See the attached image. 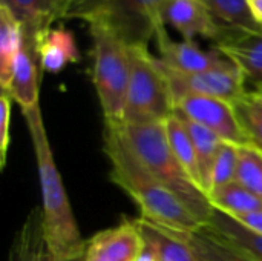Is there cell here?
Returning a JSON list of instances; mask_svg holds the SVG:
<instances>
[{"mask_svg":"<svg viewBox=\"0 0 262 261\" xmlns=\"http://www.w3.org/2000/svg\"><path fill=\"white\" fill-rule=\"evenodd\" d=\"M238 146L239 145H233L229 142H221L215 165H213V171H212V180H210V191L209 194L221 186H226L232 182H236V172H238V162H239V155H238ZM207 194V197H209Z\"/></svg>","mask_w":262,"mask_h":261,"instance_id":"cell-26","label":"cell"},{"mask_svg":"<svg viewBox=\"0 0 262 261\" xmlns=\"http://www.w3.org/2000/svg\"><path fill=\"white\" fill-rule=\"evenodd\" d=\"M54 257L49 251L45 226H43V212L41 206L34 208L20 231L17 232L11 249L8 261H52Z\"/></svg>","mask_w":262,"mask_h":261,"instance_id":"cell-18","label":"cell"},{"mask_svg":"<svg viewBox=\"0 0 262 261\" xmlns=\"http://www.w3.org/2000/svg\"><path fill=\"white\" fill-rule=\"evenodd\" d=\"M23 46V28L15 15L0 5V86L6 92L11 86L14 68Z\"/></svg>","mask_w":262,"mask_h":261,"instance_id":"cell-19","label":"cell"},{"mask_svg":"<svg viewBox=\"0 0 262 261\" xmlns=\"http://www.w3.org/2000/svg\"><path fill=\"white\" fill-rule=\"evenodd\" d=\"M25 40L34 45L43 72L58 74L69 63H78L81 58L74 34L64 26L49 28L35 35L32 40Z\"/></svg>","mask_w":262,"mask_h":261,"instance_id":"cell-14","label":"cell"},{"mask_svg":"<svg viewBox=\"0 0 262 261\" xmlns=\"http://www.w3.org/2000/svg\"><path fill=\"white\" fill-rule=\"evenodd\" d=\"M11 103H12L11 95L2 91V95H0V168L2 169L6 165V154L9 148Z\"/></svg>","mask_w":262,"mask_h":261,"instance_id":"cell-28","label":"cell"},{"mask_svg":"<svg viewBox=\"0 0 262 261\" xmlns=\"http://www.w3.org/2000/svg\"><path fill=\"white\" fill-rule=\"evenodd\" d=\"M103 149L111 163V180L140 206L143 218L180 232H196L204 226L177 194L143 166L118 126L104 125Z\"/></svg>","mask_w":262,"mask_h":261,"instance_id":"cell-1","label":"cell"},{"mask_svg":"<svg viewBox=\"0 0 262 261\" xmlns=\"http://www.w3.org/2000/svg\"><path fill=\"white\" fill-rule=\"evenodd\" d=\"M238 155L236 182L262 200V151L250 143L239 145Z\"/></svg>","mask_w":262,"mask_h":261,"instance_id":"cell-25","label":"cell"},{"mask_svg":"<svg viewBox=\"0 0 262 261\" xmlns=\"http://www.w3.org/2000/svg\"><path fill=\"white\" fill-rule=\"evenodd\" d=\"M235 109L250 145L262 151V105L246 94L244 98L235 103Z\"/></svg>","mask_w":262,"mask_h":261,"instance_id":"cell-27","label":"cell"},{"mask_svg":"<svg viewBox=\"0 0 262 261\" xmlns=\"http://www.w3.org/2000/svg\"><path fill=\"white\" fill-rule=\"evenodd\" d=\"M175 111L209 128L221 140L233 145H249L235 105L215 97L186 94L175 100Z\"/></svg>","mask_w":262,"mask_h":261,"instance_id":"cell-8","label":"cell"},{"mask_svg":"<svg viewBox=\"0 0 262 261\" xmlns=\"http://www.w3.org/2000/svg\"><path fill=\"white\" fill-rule=\"evenodd\" d=\"M40 63L34 45L23 38V46L15 62L14 75L9 89L6 91L11 98L20 106L21 112L31 111L38 105L40 92Z\"/></svg>","mask_w":262,"mask_h":261,"instance_id":"cell-15","label":"cell"},{"mask_svg":"<svg viewBox=\"0 0 262 261\" xmlns=\"http://www.w3.org/2000/svg\"><path fill=\"white\" fill-rule=\"evenodd\" d=\"M232 218H235L238 223H241L247 229L262 235V211L250 212V214H241V215H233Z\"/></svg>","mask_w":262,"mask_h":261,"instance_id":"cell-29","label":"cell"},{"mask_svg":"<svg viewBox=\"0 0 262 261\" xmlns=\"http://www.w3.org/2000/svg\"><path fill=\"white\" fill-rule=\"evenodd\" d=\"M181 235L190 245L200 261H250L203 228L196 232H181Z\"/></svg>","mask_w":262,"mask_h":261,"instance_id":"cell-24","label":"cell"},{"mask_svg":"<svg viewBox=\"0 0 262 261\" xmlns=\"http://www.w3.org/2000/svg\"><path fill=\"white\" fill-rule=\"evenodd\" d=\"M34 146L40 189L45 235L54 258H68L84 254L86 242L74 217L61 175L45 129L40 106L23 112Z\"/></svg>","mask_w":262,"mask_h":261,"instance_id":"cell-2","label":"cell"},{"mask_svg":"<svg viewBox=\"0 0 262 261\" xmlns=\"http://www.w3.org/2000/svg\"><path fill=\"white\" fill-rule=\"evenodd\" d=\"M160 65L170 85L173 100L186 94H198L206 97L223 98L235 105L247 94L246 75L229 58L226 63L216 68L203 72H195V74H184V72L173 71L167 68L161 60Z\"/></svg>","mask_w":262,"mask_h":261,"instance_id":"cell-7","label":"cell"},{"mask_svg":"<svg viewBox=\"0 0 262 261\" xmlns=\"http://www.w3.org/2000/svg\"><path fill=\"white\" fill-rule=\"evenodd\" d=\"M166 3L167 0H74L66 18L101 22L129 46L147 45L163 22Z\"/></svg>","mask_w":262,"mask_h":261,"instance_id":"cell-6","label":"cell"},{"mask_svg":"<svg viewBox=\"0 0 262 261\" xmlns=\"http://www.w3.org/2000/svg\"><path fill=\"white\" fill-rule=\"evenodd\" d=\"M83 255H84V254L75 255V257H68V258H54L52 261H84L83 260Z\"/></svg>","mask_w":262,"mask_h":261,"instance_id":"cell-32","label":"cell"},{"mask_svg":"<svg viewBox=\"0 0 262 261\" xmlns=\"http://www.w3.org/2000/svg\"><path fill=\"white\" fill-rule=\"evenodd\" d=\"M154 38L157 42V48L160 52L158 58L167 68L178 72H184V74L203 72L227 62V58L216 49L204 51L195 42L173 40L167 34L164 22H161L157 26Z\"/></svg>","mask_w":262,"mask_h":261,"instance_id":"cell-11","label":"cell"},{"mask_svg":"<svg viewBox=\"0 0 262 261\" xmlns=\"http://www.w3.org/2000/svg\"><path fill=\"white\" fill-rule=\"evenodd\" d=\"M144 240L135 220L97 232L86 242L84 261H138L144 252Z\"/></svg>","mask_w":262,"mask_h":261,"instance_id":"cell-9","label":"cell"},{"mask_svg":"<svg viewBox=\"0 0 262 261\" xmlns=\"http://www.w3.org/2000/svg\"><path fill=\"white\" fill-rule=\"evenodd\" d=\"M118 126L124 140L143 166L167 186L206 226L213 208L203 189L187 175L170 149L164 122Z\"/></svg>","mask_w":262,"mask_h":261,"instance_id":"cell-3","label":"cell"},{"mask_svg":"<svg viewBox=\"0 0 262 261\" xmlns=\"http://www.w3.org/2000/svg\"><path fill=\"white\" fill-rule=\"evenodd\" d=\"M213 18L236 31H262L252 14L249 0H203Z\"/></svg>","mask_w":262,"mask_h":261,"instance_id":"cell-23","label":"cell"},{"mask_svg":"<svg viewBox=\"0 0 262 261\" xmlns=\"http://www.w3.org/2000/svg\"><path fill=\"white\" fill-rule=\"evenodd\" d=\"M209 203L213 209L232 217L262 211V200L238 182H232L226 186L213 189L209 194Z\"/></svg>","mask_w":262,"mask_h":261,"instance_id":"cell-21","label":"cell"},{"mask_svg":"<svg viewBox=\"0 0 262 261\" xmlns=\"http://www.w3.org/2000/svg\"><path fill=\"white\" fill-rule=\"evenodd\" d=\"M74 0H0L21 23L23 37L32 40L40 32L52 28L55 20H63Z\"/></svg>","mask_w":262,"mask_h":261,"instance_id":"cell-13","label":"cell"},{"mask_svg":"<svg viewBox=\"0 0 262 261\" xmlns=\"http://www.w3.org/2000/svg\"><path fill=\"white\" fill-rule=\"evenodd\" d=\"M175 112L167 77L147 45L130 46V80L121 125L163 123Z\"/></svg>","mask_w":262,"mask_h":261,"instance_id":"cell-5","label":"cell"},{"mask_svg":"<svg viewBox=\"0 0 262 261\" xmlns=\"http://www.w3.org/2000/svg\"><path fill=\"white\" fill-rule=\"evenodd\" d=\"M203 229L250 261H262V235L247 229L230 215L213 209L207 225L203 226Z\"/></svg>","mask_w":262,"mask_h":261,"instance_id":"cell-17","label":"cell"},{"mask_svg":"<svg viewBox=\"0 0 262 261\" xmlns=\"http://www.w3.org/2000/svg\"><path fill=\"white\" fill-rule=\"evenodd\" d=\"M146 251L155 261H200L190 245L184 240L180 231H173L143 217L135 220Z\"/></svg>","mask_w":262,"mask_h":261,"instance_id":"cell-16","label":"cell"},{"mask_svg":"<svg viewBox=\"0 0 262 261\" xmlns=\"http://www.w3.org/2000/svg\"><path fill=\"white\" fill-rule=\"evenodd\" d=\"M161 18L164 25H170L187 42L203 37L216 43L229 32V28L213 18L203 0H167Z\"/></svg>","mask_w":262,"mask_h":261,"instance_id":"cell-10","label":"cell"},{"mask_svg":"<svg viewBox=\"0 0 262 261\" xmlns=\"http://www.w3.org/2000/svg\"><path fill=\"white\" fill-rule=\"evenodd\" d=\"M247 94H249V97H252L253 100H256L258 103H261V105H262V85H258V86H255V89L249 91Z\"/></svg>","mask_w":262,"mask_h":261,"instance_id":"cell-31","label":"cell"},{"mask_svg":"<svg viewBox=\"0 0 262 261\" xmlns=\"http://www.w3.org/2000/svg\"><path fill=\"white\" fill-rule=\"evenodd\" d=\"M164 128H166V134H167L170 149L175 154L177 160L180 162L183 169L187 172V175L201 188V185H200V165H198L195 146H193L192 138H190L186 126L183 125L181 118L173 112L164 122Z\"/></svg>","mask_w":262,"mask_h":261,"instance_id":"cell-22","label":"cell"},{"mask_svg":"<svg viewBox=\"0 0 262 261\" xmlns=\"http://www.w3.org/2000/svg\"><path fill=\"white\" fill-rule=\"evenodd\" d=\"M175 114L181 118V122L186 126V129L192 138V143L195 146V152H196L198 165H200V185H201V189L207 195L210 191L213 165H215V160H216V155H218L223 140L209 128L190 120L189 117L180 114L178 111H175Z\"/></svg>","mask_w":262,"mask_h":261,"instance_id":"cell-20","label":"cell"},{"mask_svg":"<svg viewBox=\"0 0 262 261\" xmlns=\"http://www.w3.org/2000/svg\"><path fill=\"white\" fill-rule=\"evenodd\" d=\"M213 49L233 62L255 86L262 85V31H236L229 32L216 43Z\"/></svg>","mask_w":262,"mask_h":261,"instance_id":"cell-12","label":"cell"},{"mask_svg":"<svg viewBox=\"0 0 262 261\" xmlns=\"http://www.w3.org/2000/svg\"><path fill=\"white\" fill-rule=\"evenodd\" d=\"M92 82L106 125H121L130 80V46L101 22H89Z\"/></svg>","mask_w":262,"mask_h":261,"instance_id":"cell-4","label":"cell"},{"mask_svg":"<svg viewBox=\"0 0 262 261\" xmlns=\"http://www.w3.org/2000/svg\"><path fill=\"white\" fill-rule=\"evenodd\" d=\"M249 5H250L253 17L262 26V0H249Z\"/></svg>","mask_w":262,"mask_h":261,"instance_id":"cell-30","label":"cell"}]
</instances>
